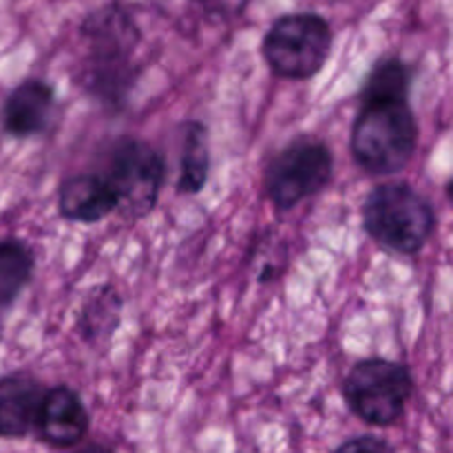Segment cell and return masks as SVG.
Masks as SVG:
<instances>
[{
	"mask_svg": "<svg viewBox=\"0 0 453 453\" xmlns=\"http://www.w3.org/2000/svg\"><path fill=\"white\" fill-rule=\"evenodd\" d=\"M365 233L396 255H416L432 239L436 212L423 193L405 181L376 186L363 203Z\"/></svg>",
	"mask_w": 453,
	"mask_h": 453,
	"instance_id": "obj_3",
	"label": "cell"
},
{
	"mask_svg": "<svg viewBox=\"0 0 453 453\" xmlns=\"http://www.w3.org/2000/svg\"><path fill=\"white\" fill-rule=\"evenodd\" d=\"M56 91L38 78L25 80L9 93L3 109L4 131L13 137L40 135L51 122Z\"/></svg>",
	"mask_w": 453,
	"mask_h": 453,
	"instance_id": "obj_9",
	"label": "cell"
},
{
	"mask_svg": "<svg viewBox=\"0 0 453 453\" xmlns=\"http://www.w3.org/2000/svg\"><path fill=\"white\" fill-rule=\"evenodd\" d=\"M166 166L157 150L142 140L124 137L115 144L109 159V180L118 211L128 212L131 217H144L157 203L162 190Z\"/></svg>",
	"mask_w": 453,
	"mask_h": 453,
	"instance_id": "obj_7",
	"label": "cell"
},
{
	"mask_svg": "<svg viewBox=\"0 0 453 453\" xmlns=\"http://www.w3.org/2000/svg\"><path fill=\"white\" fill-rule=\"evenodd\" d=\"M330 22L312 12L286 13L277 18L264 38L265 62L270 71L283 80H310L330 60Z\"/></svg>",
	"mask_w": 453,
	"mask_h": 453,
	"instance_id": "obj_4",
	"label": "cell"
},
{
	"mask_svg": "<svg viewBox=\"0 0 453 453\" xmlns=\"http://www.w3.org/2000/svg\"><path fill=\"white\" fill-rule=\"evenodd\" d=\"M208 131L203 124L190 122L186 128L184 150H181V173H180V193L197 195L208 180Z\"/></svg>",
	"mask_w": 453,
	"mask_h": 453,
	"instance_id": "obj_14",
	"label": "cell"
},
{
	"mask_svg": "<svg viewBox=\"0 0 453 453\" xmlns=\"http://www.w3.org/2000/svg\"><path fill=\"white\" fill-rule=\"evenodd\" d=\"M418 124L410 102H361L352 127V155L370 175H394L411 162Z\"/></svg>",
	"mask_w": 453,
	"mask_h": 453,
	"instance_id": "obj_2",
	"label": "cell"
},
{
	"mask_svg": "<svg viewBox=\"0 0 453 453\" xmlns=\"http://www.w3.org/2000/svg\"><path fill=\"white\" fill-rule=\"evenodd\" d=\"M193 3L199 4L208 16L237 18L246 12L252 0H193Z\"/></svg>",
	"mask_w": 453,
	"mask_h": 453,
	"instance_id": "obj_15",
	"label": "cell"
},
{
	"mask_svg": "<svg viewBox=\"0 0 453 453\" xmlns=\"http://www.w3.org/2000/svg\"><path fill=\"white\" fill-rule=\"evenodd\" d=\"M34 277V252L16 239H0V308L13 303Z\"/></svg>",
	"mask_w": 453,
	"mask_h": 453,
	"instance_id": "obj_13",
	"label": "cell"
},
{
	"mask_svg": "<svg viewBox=\"0 0 453 453\" xmlns=\"http://www.w3.org/2000/svg\"><path fill=\"white\" fill-rule=\"evenodd\" d=\"M44 389L34 376L12 374L0 379V438H22L34 429Z\"/></svg>",
	"mask_w": 453,
	"mask_h": 453,
	"instance_id": "obj_11",
	"label": "cell"
},
{
	"mask_svg": "<svg viewBox=\"0 0 453 453\" xmlns=\"http://www.w3.org/2000/svg\"><path fill=\"white\" fill-rule=\"evenodd\" d=\"M414 392L410 370L388 358H365L349 370L343 383L349 410L367 425L389 427L405 414Z\"/></svg>",
	"mask_w": 453,
	"mask_h": 453,
	"instance_id": "obj_5",
	"label": "cell"
},
{
	"mask_svg": "<svg viewBox=\"0 0 453 453\" xmlns=\"http://www.w3.org/2000/svg\"><path fill=\"white\" fill-rule=\"evenodd\" d=\"M334 157L323 142L299 137L273 157L265 171V193L279 211H290L332 180Z\"/></svg>",
	"mask_w": 453,
	"mask_h": 453,
	"instance_id": "obj_6",
	"label": "cell"
},
{
	"mask_svg": "<svg viewBox=\"0 0 453 453\" xmlns=\"http://www.w3.org/2000/svg\"><path fill=\"white\" fill-rule=\"evenodd\" d=\"M334 453H394L392 447L385 441L374 436H361L354 441L343 442Z\"/></svg>",
	"mask_w": 453,
	"mask_h": 453,
	"instance_id": "obj_16",
	"label": "cell"
},
{
	"mask_svg": "<svg viewBox=\"0 0 453 453\" xmlns=\"http://www.w3.org/2000/svg\"><path fill=\"white\" fill-rule=\"evenodd\" d=\"M411 66L401 58H380L367 73L361 102H407L411 87Z\"/></svg>",
	"mask_w": 453,
	"mask_h": 453,
	"instance_id": "obj_12",
	"label": "cell"
},
{
	"mask_svg": "<svg viewBox=\"0 0 453 453\" xmlns=\"http://www.w3.org/2000/svg\"><path fill=\"white\" fill-rule=\"evenodd\" d=\"M35 434L51 447H73L88 432V414L82 398L71 388L44 389L34 423Z\"/></svg>",
	"mask_w": 453,
	"mask_h": 453,
	"instance_id": "obj_8",
	"label": "cell"
},
{
	"mask_svg": "<svg viewBox=\"0 0 453 453\" xmlns=\"http://www.w3.org/2000/svg\"><path fill=\"white\" fill-rule=\"evenodd\" d=\"M82 453H106L104 449H97V447H91V449H87V451H82Z\"/></svg>",
	"mask_w": 453,
	"mask_h": 453,
	"instance_id": "obj_17",
	"label": "cell"
},
{
	"mask_svg": "<svg viewBox=\"0 0 453 453\" xmlns=\"http://www.w3.org/2000/svg\"><path fill=\"white\" fill-rule=\"evenodd\" d=\"M119 208L109 180L100 175H73L58 195L60 217L78 224H96Z\"/></svg>",
	"mask_w": 453,
	"mask_h": 453,
	"instance_id": "obj_10",
	"label": "cell"
},
{
	"mask_svg": "<svg viewBox=\"0 0 453 453\" xmlns=\"http://www.w3.org/2000/svg\"><path fill=\"white\" fill-rule=\"evenodd\" d=\"M80 38L84 75L93 88L115 96L131 84L142 31L127 4L109 3L88 13L80 27Z\"/></svg>",
	"mask_w": 453,
	"mask_h": 453,
	"instance_id": "obj_1",
	"label": "cell"
}]
</instances>
